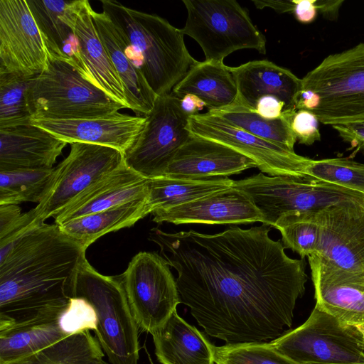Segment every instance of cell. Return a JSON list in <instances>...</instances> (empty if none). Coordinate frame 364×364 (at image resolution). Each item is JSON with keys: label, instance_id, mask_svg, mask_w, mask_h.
Wrapping results in <instances>:
<instances>
[{"label": "cell", "instance_id": "obj_1", "mask_svg": "<svg viewBox=\"0 0 364 364\" xmlns=\"http://www.w3.org/2000/svg\"><path fill=\"white\" fill-rule=\"evenodd\" d=\"M264 223L213 235L152 228L149 240L176 273L181 301L205 332L227 344L263 343L291 326L308 277Z\"/></svg>", "mask_w": 364, "mask_h": 364}, {"label": "cell", "instance_id": "obj_2", "mask_svg": "<svg viewBox=\"0 0 364 364\" xmlns=\"http://www.w3.org/2000/svg\"><path fill=\"white\" fill-rule=\"evenodd\" d=\"M86 250L56 224L0 247V330L60 316L75 298Z\"/></svg>", "mask_w": 364, "mask_h": 364}, {"label": "cell", "instance_id": "obj_3", "mask_svg": "<svg viewBox=\"0 0 364 364\" xmlns=\"http://www.w3.org/2000/svg\"><path fill=\"white\" fill-rule=\"evenodd\" d=\"M103 12L119 28L147 83L157 96L170 93L198 61L189 53L184 34L166 19L102 0Z\"/></svg>", "mask_w": 364, "mask_h": 364}, {"label": "cell", "instance_id": "obj_4", "mask_svg": "<svg viewBox=\"0 0 364 364\" xmlns=\"http://www.w3.org/2000/svg\"><path fill=\"white\" fill-rule=\"evenodd\" d=\"M28 101L31 119L92 118L127 108L95 85L74 59L50 55L32 80Z\"/></svg>", "mask_w": 364, "mask_h": 364}, {"label": "cell", "instance_id": "obj_5", "mask_svg": "<svg viewBox=\"0 0 364 364\" xmlns=\"http://www.w3.org/2000/svg\"><path fill=\"white\" fill-rule=\"evenodd\" d=\"M75 297L94 308L97 329L94 332L111 364H138V326L119 276L99 273L86 259L75 284Z\"/></svg>", "mask_w": 364, "mask_h": 364}, {"label": "cell", "instance_id": "obj_6", "mask_svg": "<svg viewBox=\"0 0 364 364\" xmlns=\"http://www.w3.org/2000/svg\"><path fill=\"white\" fill-rule=\"evenodd\" d=\"M188 16L181 28L203 50L205 60L223 63L230 53L255 49L266 53V38L247 11L235 0H183Z\"/></svg>", "mask_w": 364, "mask_h": 364}, {"label": "cell", "instance_id": "obj_7", "mask_svg": "<svg viewBox=\"0 0 364 364\" xmlns=\"http://www.w3.org/2000/svg\"><path fill=\"white\" fill-rule=\"evenodd\" d=\"M301 89L317 93L313 112L331 126L364 118V43L326 57L301 79Z\"/></svg>", "mask_w": 364, "mask_h": 364}, {"label": "cell", "instance_id": "obj_8", "mask_svg": "<svg viewBox=\"0 0 364 364\" xmlns=\"http://www.w3.org/2000/svg\"><path fill=\"white\" fill-rule=\"evenodd\" d=\"M269 343L297 364H364V327L316 306L301 326Z\"/></svg>", "mask_w": 364, "mask_h": 364}, {"label": "cell", "instance_id": "obj_9", "mask_svg": "<svg viewBox=\"0 0 364 364\" xmlns=\"http://www.w3.org/2000/svg\"><path fill=\"white\" fill-rule=\"evenodd\" d=\"M233 186L244 191L264 216V223L274 228L283 215L318 212L350 199H364V195L306 176H268L259 173L235 181Z\"/></svg>", "mask_w": 364, "mask_h": 364}, {"label": "cell", "instance_id": "obj_10", "mask_svg": "<svg viewBox=\"0 0 364 364\" xmlns=\"http://www.w3.org/2000/svg\"><path fill=\"white\" fill-rule=\"evenodd\" d=\"M124 162V154L112 147L76 142L54 168L48 189L36 208L26 212L33 229L54 218L90 186Z\"/></svg>", "mask_w": 364, "mask_h": 364}, {"label": "cell", "instance_id": "obj_11", "mask_svg": "<svg viewBox=\"0 0 364 364\" xmlns=\"http://www.w3.org/2000/svg\"><path fill=\"white\" fill-rule=\"evenodd\" d=\"M144 117V127L124 154V161L142 177L151 179L165 176L176 152L192 134L188 129L189 116L171 92L157 96Z\"/></svg>", "mask_w": 364, "mask_h": 364}, {"label": "cell", "instance_id": "obj_12", "mask_svg": "<svg viewBox=\"0 0 364 364\" xmlns=\"http://www.w3.org/2000/svg\"><path fill=\"white\" fill-rule=\"evenodd\" d=\"M119 277L137 326L144 331H158L181 303L169 264L156 252H139Z\"/></svg>", "mask_w": 364, "mask_h": 364}, {"label": "cell", "instance_id": "obj_13", "mask_svg": "<svg viewBox=\"0 0 364 364\" xmlns=\"http://www.w3.org/2000/svg\"><path fill=\"white\" fill-rule=\"evenodd\" d=\"M188 129L195 136L223 144L252 159L270 176L305 177L312 159L257 136L208 112L188 118Z\"/></svg>", "mask_w": 364, "mask_h": 364}, {"label": "cell", "instance_id": "obj_14", "mask_svg": "<svg viewBox=\"0 0 364 364\" xmlns=\"http://www.w3.org/2000/svg\"><path fill=\"white\" fill-rule=\"evenodd\" d=\"M48 54L26 0H0V73L34 77Z\"/></svg>", "mask_w": 364, "mask_h": 364}, {"label": "cell", "instance_id": "obj_15", "mask_svg": "<svg viewBox=\"0 0 364 364\" xmlns=\"http://www.w3.org/2000/svg\"><path fill=\"white\" fill-rule=\"evenodd\" d=\"M320 237L314 255L348 271L364 273V199H350L317 212Z\"/></svg>", "mask_w": 364, "mask_h": 364}, {"label": "cell", "instance_id": "obj_16", "mask_svg": "<svg viewBox=\"0 0 364 364\" xmlns=\"http://www.w3.org/2000/svg\"><path fill=\"white\" fill-rule=\"evenodd\" d=\"M308 259L316 306L345 323L364 327V273L341 269L316 255Z\"/></svg>", "mask_w": 364, "mask_h": 364}, {"label": "cell", "instance_id": "obj_17", "mask_svg": "<svg viewBox=\"0 0 364 364\" xmlns=\"http://www.w3.org/2000/svg\"><path fill=\"white\" fill-rule=\"evenodd\" d=\"M156 223L230 225L261 222L264 219L251 198L234 186L195 200L151 213Z\"/></svg>", "mask_w": 364, "mask_h": 364}, {"label": "cell", "instance_id": "obj_18", "mask_svg": "<svg viewBox=\"0 0 364 364\" xmlns=\"http://www.w3.org/2000/svg\"><path fill=\"white\" fill-rule=\"evenodd\" d=\"M146 117L117 112L110 115L68 120L31 119V123L68 144L102 145L124 154L141 132Z\"/></svg>", "mask_w": 364, "mask_h": 364}, {"label": "cell", "instance_id": "obj_19", "mask_svg": "<svg viewBox=\"0 0 364 364\" xmlns=\"http://www.w3.org/2000/svg\"><path fill=\"white\" fill-rule=\"evenodd\" d=\"M255 167L252 159L232 149L191 135L176 152L165 176L193 179L228 177Z\"/></svg>", "mask_w": 364, "mask_h": 364}, {"label": "cell", "instance_id": "obj_20", "mask_svg": "<svg viewBox=\"0 0 364 364\" xmlns=\"http://www.w3.org/2000/svg\"><path fill=\"white\" fill-rule=\"evenodd\" d=\"M147 181L124 161L58 213L54 217L55 224L60 225L119 204L146 198Z\"/></svg>", "mask_w": 364, "mask_h": 364}, {"label": "cell", "instance_id": "obj_21", "mask_svg": "<svg viewBox=\"0 0 364 364\" xmlns=\"http://www.w3.org/2000/svg\"><path fill=\"white\" fill-rule=\"evenodd\" d=\"M67 144L31 123L0 128V171L53 168Z\"/></svg>", "mask_w": 364, "mask_h": 364}, {"label": "cell", "instance_id": "obj_22", "mask_svg": "<svg viewBox=\"0 0 364 364\" xmlns=\"http://www.w3.org/2000/svg\"><path fill=\"white\" fill-rule=\"evenodd\" d=\"M99 36L122 83L129 109L146 116L152 109L156 94L147 83L132 51L119 28L102 11L92 9Z\"/></svg>", "mask_w": 364, "mask_h": 364}, {"label": "cell", "instance_id": "obj_23", "mask_svg": "<svg viewBox=\"0 0 364 364\" xmlns=\"http://www.w3.org/2000/svg\"><path fill=\"white\" fill-rule=\"evenodd\" d=\"M231 71L237 87L236 101L243 106L253 109L259 98L273 96L284 103L285 112L296 110L301 79L289 70L261 60L231 67Z\"/></svg>", "mask_w": 364, "mask_h": 364}, {"label": "cell", "instance_id": "obj_24", "mask_svg": "<svg viewBox=\"0 0 364 364\" xmlns=\"http://www.w3.org/2000/svg\"><path fill=\"white\" fill-rule=\"evenodd\" d=\"M92 9L89 1L83 0L74 28L77 47L74 60L95 85L129 109L122 83L99 36Z\"/></svg>", "mask_w": 364, "mask_h": 364}, {"label": "cell", "instance_id": "obj_25", "mask_svg": "<svg viewBox=\"0 0 364 364\" xmlns=\"http://www.w3.org/2000/svg\"><path fill=\"white\" fill-rule=\"evenodd\" d=\"M151 335L161 364H215V346L176 311Z\"/></svg>", "mask_w": 364, "mask_h": 364}, {"label": "cell", "instance_id": "obj_26", "mask_svg": "<svg viewBox=\"0 0 364 364\" xmlns=\"http://www.w3.org/2000/svg\"><path fill=\"white\" fill-rule=\"evenodd\" d=\"M27 3L48 54L75 58L74 28L83 0H28Z\"/></svg>", "mask_w": 364, "mask_h": 364}, {"label": "cell", "instance_id": "obj_27", "mask_svg": "<svg viewBox=\"0 0 364 364\" xmlns=\"http://www.w3.org/2000/svg\"><path fill=\"white\" fill-rule=\"evenodd\" d=\"M171 93L179 99L186 94L195 95L205 103L209 111L234 103L237 87L231 67L205 60L193 65Z\"/></svg>", "mask_w": 364, "mask_h": 364}, {"label": "cell", "instance_id": "obj_28", "mask_svg": "<svg viewBox=\"0 0 364 364\" xmlns=\"http://www.w3.org/2000/svg\"><path fill=\"white\" fill-rule=\"evenodd\" d=\"M150 214L147 197L119 204L58 225L85 250L100 237L129 228Z\"/></svg>", "mask_w": 364, "mask_h": 364}, {"label": "cell", "instance_id": "obj_29", "mask_svg": "<svg viewBox=\"0 0 364 364\" xmlns=\"http://www.w3.org/2000/svg\"><path fill=\"white\" fill-rule=\"evenodd\" d=\"M60 316L14 324L0 330V364L25 358L68 336L60 326Z\"/></svg>", "mask_w": 364, "mask_h": 364}, {"label": "cell", "instance_id": "obj_30", "mask_svg": "<svg viewBox=\"0 0 364 364\" xmlns=\"http://www.w3.org/2000/svg\"><path fill=\"white\" fill-rule=\"evenodd\" d=\"M234 182L228 177L193 179L165 176L148 179L147 204L150 214L231 188Z\"/></svg>", "mask_w": 364, "mask_h": 364}, {"label": "cell", "instance_id": "obj_31", "mask_svg": "<svg viewBox=\"0 0 364 364\" xmlns=\"http://www.w3.org/2000/svg\"><path fill=\"white\" fill-rule=\"evenodd\" d=\"M105 356L97 338L84 331L9 364H109Z\"/></svg>", "mask_w": 364, "mask_h": 364}, {"label": "cell", "instance_id": "obj_32", "mask_svg": "<svg viewBox=\"0 0 364 364\" xmlns=\"http://www.w3.org/2000/svg\"><path fill=\"white\" fill-rule=\"evenodd\" d=\"M293 111L284 112L280 118L268 119L235 101L228 107L208 112L257 136L294 151L296 139L289 125Z\"/></svg>", "mask_w": 364, "mask_h": 364}, {"label": "cell", "instance_id": "obj_33", "mask_svg": "<svg viewBox=\"0 0 364 364\" xmlns=\"http://www.w3.org/2000/svg\"><path fill=\"white\" fill-rule=\"evenodd\" d=\"M54 168L0 171V205H18L43 200L50 186Z\"/></svg>", "mask_w": 364, "mask_h": 364}, {"label": "cell", "instance_id": "obj_34", "mask_svg": "<svg viewBox=\"0 0 364 364\" xmlns=\"http://www.w3.org/2000/svg\"><path fill=\"white\" fill-rule=\"evenodd\" d=\"M274 228L281 232L284 247L298 253L301 259L316 253L320 237L317 212L283 215Z\"/></svg>", "mask_w": 364, "mask_h": 364}, {"label": "cell", "instance_id": "obj_35", "mask_svg": "<svg viewBox=\"0 0 364 364\" xmlns=\"http://www.w3.org/2000/svg\"><path fill=\"white\" fill-rule=\"evenodd\" d=\"M34 77L0 73V128L31 123L28 92Z\"/></svg>", "mask_w": 364, "mask_h": 364}, {"label": "cell", "instance_id": "obj_36", "mask_svg": "<svg viewBox=\"0 0 364 364\" xmlns=\"http://www.w3.org/2000/svg\"><path fill=\"white\" fill-rule=\"evenodd\" d=\"M306 176L364 195V164L347 158L312 159Z\"/></svg>", "mask_w": 364, "mask_h": 364}, {"label": "cell", "instance_id": "obj_37", "mask_svg": "<svg viewBox=\"0 0 364 364\" xmlns=\"http://www.w3.org/2000/svg\"><path fill=\"white\" fill-rule=\"evenodd\" d=\"M215 364H297L276 350L269 343L215 346Z\"/></svg>", "mask_w": 364, "mask_h": 364}, {"label": "cell", "instance_id": "obj_38", "mask_svg": "<svg viewBox=\"0 0 364 364\" xmlns=\"http://www.w3.org/2000/svg\"><path fill=\"white\" fill-rule=\"evenodd\" d=\"M59 324L68 336L84 331L97 329V315L94 308L86 300L75 297L59 318Z\"/></svg>", "mask_w": 364, "mask_h": 364}, {"label": "cell", "instance_id": "obj_39", "mask_svg": "<svg viewBox=\"0 0 364 364\" xmlns=\"http://www.w3.org/2000/svg\"><path fill=\"white\" fill-rule=\"evenodd\" d=\"M319 122L313 112L306 109L294 110L289 117L290 128L296 141L305 145L321 140Z\"/></svg>", "mask_w": 364, "mask_h": 364}, {"label": "cell", "instance_id": "obj_40", "mask_svg": "<svg viewBox=\"0 0 364 364\" xmlns=\"http://www.w3.org/2000/svg\"><path fill=\"white\" fill-rule=\"evenodd\" d=\"M351 149H364V118L331 126Z\"/></svg>", "mask_w": 364, "mask_h": 364}, {"label": "cell", "instance_id": "obj_41", "mask_svg": "<svg viewBox=\"0 0 364 364\" xmlns=\"http://www.w3.org/2000/svg\"><path fill=\"white\" fill-rule=\"evenodd\" d=\"M23 213L18 205H0V240H3L19 227Z\"/></svg>", "mask_w": 364, "mask_h": 364}, {"label": "cell", "instance_id": "obj_42", "mask_svg": "<svg viewBox=\"0 0 364 364\" xmlns=\"http://www.w3.org/2000/svg\"><path fill=\"white\" fill-rule=\"evenodd\" d=\"M252 110L265 119H275L282 117L285 105L277 97L264 96L257 100Z\"/></svg>", "mask_w": 364, "mask_h": 364}, {"label": "cell", "instance_id": "obj_43", "mask_svg": "<svg viewBox=\"0 0 364 364\" xmlns=\"http://www.w3.org/2000/svg\"><path fill=\"white\" fill-rule=\"evenodd\" d=\"M292 14L302 23H312L318 14L317 0H294Z\"/></svg>", "mask_w": 364, "mask_h": 364}, {"label": "cell", "instance_id": "obj_44", "mask_svg": "<svg viewBox=\"0 0 364 364\" xmlns=\"http://www.w3.org/2000/svg\"><path fill=\"white\" fill-rule=\"evenodd\" d=\"M319 103L320 97L317 93L311 90L301 88L296 100V109L313 112L317 108Z\"/></svg>", "mask_w": 364, "mask_h": 364}, {"label": "cell", "instance_id": "obj_45", "mask_svg": "<svg viewBox=\"0 0 364 364\" xmlns=\"http://www.w3.org/2000/svg\"><path fill=\"white\" fill-rule=\"evenodd\" d=\"M252 2L259 9L269 7L279 13H292L294 7V0H254Z\"/></svg>", "mask_w": 364, "mask_h": 364}, {"label": "cell", "instance_id": "obj_46", "mask_svg": "<svg viewBox=\"0 0 364 364\" xmlns=\"http://www.w3.org/2000/svg\"><path fill=\"white\" fill-rule=\"evenodd\" d=\"M180 105L183 111L189 117L199 114L198 112L206 107L200 98L193 94L185 95L180 99Z\"/></svg>", "mask_w": 364, "mask_h": 364}, {"label": "cell", "instance_id": "obj_47", "mask_svg": "<svg viewBox=\"0 0 364 364\" xmlns=\"http://www.w3.org/2000/svg\"><path fill=\"white\" fill-rule=\"evenodd\" d=\"M343 1H317L318 11L325 18L336 19Z\"/></svg>", "mask_w": 364, "mask_h": 364}]
</instances>
